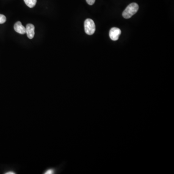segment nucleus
<instances>
[{
  "label": "nucleus",
  "instance_id": "nucleus-1",
  "mask_svg": "<svg viewBox=\"0 0 174 174\" xmlns=\"http://www.w3.org/2000/svg\"><path fill=\"white\" fill-rule=\"evenodd\" d=\"M138 9V5L136 3H132L128 5L123 12L122 16L125 19H130L137 13Z\"/></svg>",
  "mask_w": 174,
  "mask_h": 174
},
{
  "label": "nucleus",
  "instance_id": "nucleus-2",
  "mask_svg": "<svg viewBox=\"0 0 174 174\" xmlns=\"http://www.w3.org/2000/svg\"><path fill=\"white\" fill-rule=\"evenodd\" d=\"M85 33L89 36L92 35L95 31V25L94 20L91 19L86 20L84 22Z\"/></svg>",
  "mask_w": 174,
  "mask_h": 174
},
{
  "label": "nucleus",
  "instance_id": "nucleus-3",
  "mask_svg": "<svg viewBox=\"0 0 174 174\" xmlns=\"http://www.w3.org/2000/svg\"><path fill=\"white\" fill-rule=\"evenodd\" d=\"M121 33L122 31L119 29L113 27L109 31V37L113 41H117L119 39Z\"/></svg>",
  "mask_w": 174,
  "mask_h": 174
},
{
  "label": "nucleus",
  "instance_id": "nucleus-4",
  "mask_svg": "<svg viewBox=\"0 0 174 174\" xmlns=\"http://www.w3.org/2000/svg\"><path fill=\"white\" fill-rule=\"evenodd\" d=\"M34 26L31 24H27L26 27V33L27 34V36L30 39H33L34 37L35 32H34Z\"/></svg>",
  "mask_w": 174,
  "mask_h": 174
},
{
  "label": "nucleus",
  "instance_id": "nucleus-5",
  "mask_svg": "<svg viewBox=\"0 0 174 174\" xmlns=\"http://www.w3.org/2000/svg\"><path fill=\"white\" fill-rule=\"evenodd\" d=\"M14 30L17 33L20 34H26V28L22 25V23L20 21H17L15 24Z\"/></svg>",
  "mask_w": 174,
  "mask_h": 174
},
{
  "label": "nucleus",
  "instance_id": "nucleus-6",
  "mask_svg": "<svg viewBox=\"0 0 174 174\" xmlns=\"http://www.w3.org/2000/svg\"><path fill=\"white\" fill-rule=\"evenodd\" d=\"M26 4L30 8H33L36 6L37 0H24Z\"/></svg>",
  "mask_w": 174,
  "mask_h": 174
},
{
  "label": "nucleus",
  "instance_id": "nucleus-7",
  "mask_svg": "<svg viewBox=\"0 0 174 174\" xmlns=\"http://www.w3.org/2000/svg\"><path fill=\"white\" fill-rule=\"evenodd\" d=\"M6 16L0 14V24H3L6 22Z\"/></svg>",
  "mask_w": 174,
  "mask_h": 174
},
{
  "label": "nucleus",
  "instance_id": "nucleus-8",
  "mask_svg": "<svg viewBox=\"0 0 174 174\" xmlns=\"http://www.w3.org/2000/svg\"><path fill=\"white\" fill-rule=\"evenodd\" d=\"M87 3L90 6H92L95 3V0H86Z\"/></svg>",
  "mask_w": 174,
  "mask_h": 174
},
{
  "label": "nucleus",
  "instance_id": "nucleus-9",
  "mask_svg": "<svg viewBox=\"0 0 174 174\" xmlns=\"http://www.w3.org/2000/svg\"><path fill=\"white\" fill-rule=\"evenodd\" d=\"M54 170L53 169H49L48 170L45 174H52L54 173Z\"/></svg>",
  "mask_w": 174,
  "mask_h": 174
},
{
  "label": "nucleus",
  "instance_id": "nucleus-10",
  "mask_svg": "<svg viewBox=\"0 0 174 174\" xmlns=\"http://www.w3.org/2000/svg\"><path fill=\"white\" fill-rule=\"evenodd\" d=\"M15 173H14L13 172H8V173H6V174H15Z\"/></svg>",
  "mask_w": 174,
  "mask_h": 174
}]
</instances>
